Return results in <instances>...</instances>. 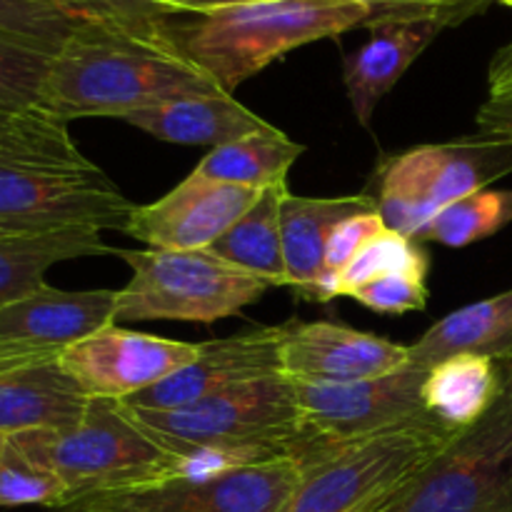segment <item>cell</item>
Segmentation results:
<instances>
[{
    "label": "cell",
    "instance_id": "5bb4252c",
    "mask_svg": "<svg viewBox=\"0 0 512 512\" xmlns=\"http://www.w3.org/2000/svg\"><path fill=\"white\" fill-rule=\"evenodd\" d=\"M260 193L190 173L155 203L135 205L125 233L150 250H208L253 208Z\"/></svg>",
    "mask_w": 512,
    "mask_h": 512
},
{
    "label": "cell",
    "instance_id": "484cf974",
    "mask_svg": "<svg viewBox=\"0 0 512 512\" xmlns=\"http://www.w3.org/2000/svg\"><path fill=\"white\" fill-rule=\"evenodd\" d=\"M0 165L48 170H98L70 138L68 123L48 113L0 110Z\"/></svg>",
    "mask_w": 512,
    "mask_h": 512
},
{
    "label": "cell",
    "instance_id": "7c38bea8",
    "mask_svg": "<svg viewBox=\"0 0 512 512\" xmlns=\"http://www.w3.org/2000/svg\"><path fill=\"white\" fill-rule=\"evenodd\" d=\"M198 358V343L135 333L118 323L60 353V365L90 398L128 400Z\"/></svg>",
    "mask_w": 512,
    "mask_h": 512
},
{
    "label": "cell",
    "instance_id": "d4e9b609",
    "mask_svg": "<svg viewBox=\"0 0 512 512\" xmlns=\"http://www.w3.org/2000/svg\"><path fill=\"white\" fill-rule=\"evenodd\" d=\"M303 153L305 145L290 140L283 130L270 128L213 148L195 165L193 175L215 183L265 190L270 185L288 183V170Z\"/></svg>",
    "mask_w": 512,
    "mask_h": 512
},
{
    "label": "cell",
    "instance_id": "4fadbf2b",
    "mask_svg": "<svg viewBox=\"0 0 512 512\" xmlns=\"http://www.w3.org/2000/svg\"><path fill=\"white\" fill-rule=\"evenodd\" d=\"M283 338L285 325H273L198 343L193 363L120 403L145 410H175L235 385L283 375Z\"/></svg>",
    "mask_w": 512,
    "mask_h": 512
},
{
    "label": "cell",
    "instance_id": "4316f807",
    "mask_svg": "<svg viewBox=\"0 0 512 512\" xmlns=\"http://www.w3.org/2000/svg\"><path fill=\"white\" fill-rule=\"evenodd\" d=\"M510 223L512 190L485 188L445 205L418 230L415 240L420 243L433 240V243L448 245V248H465V245L500 233Z\"/></svg>",
    "mask_w": 512,
    "mask_h": 512
},
{
    "label": "cell",
    "instance_id": "f1b7e54d",
    "mask_svg": "<svg viewBox=\"0 0 512 512\" xmlns=\"http://www.w3.org/2000/svg\"><path fill=\"white\" fill-rule=\"evenodd\" d=\"M430 255L423 243L410 235L395 233L385 228L375 235L338 275L330 285V298H348L355 288L370 283L375 278H383L390 273H418L428 275Z\"/></svg>",
    "mask_w": 512,
    "mask_h": 512
},
{
    "label": "cell",
    "instance_id": "ee69618b",
    "mask_svg": "<svg viewBox=\"0 0 512 512\" xmlns=\"http://www.w3.org/2000/svg\"><path fill=\"white\" fill-rule=\"evenodd\" d=\"M0 348H3V343H0Z\"/></svg>",
    "mask_w": 512,
    "mask_h": 512
},
{
    "label": "cell",
    "instance_id": "83f0119b",
    "mask_svg": "<svg viewBox=\"0 0 512 512\" xmlns=\"http://www.w3.org/2000/svg\"><path fill=\"white\" fill-rule=\"evenodd\" d=\"M105 18L90 8L50 3V0H0V35L55 55L78 30Z\"/></svg>",
    "mask_w": 512,
    "mask_h": 512
},
{
    "label": "cell",
    "instance_id": "7402d4cb",
    "mask_svg": "<svg viewBox=\"0 0 512 512\" xmlns=\"http://www.w3.org/2000/svg\"><path fill=\"white\" fill-rule=\"evenodd\" d=\"M503 393L500 363L483 355H455L428 370L423 383L425 410L450 430L470 428L490 413Z\"/></svg>",
    "mask_w": 512,
    "mask_h": 512
},
{
    "label": "cell",
    "instance_id": "ab89813d",
    "mask_svg": "<svg viewBox=\"0 0 512 512\" xmlns=\"http://www.w3.org/2000/svg\"><path fill=\"white\" fill-rule=\"evenodd\" d=\"M500 375H503V390L512 393V355L508 360H503V363H500Z\"/></svg>",
    "mask_w": 512,
    "mask_h": 512
},
{
    "label": "cell",
    "instance_id": "d590c367",
    "mask_svg": "<svg viewBox=\"0 0 512 512\" xmlns=\"http://www.w3.org/2000/svg\"><path fill=\"white\" fill-rule=\"evenodd\" d=\"M480 133L512 135V88L490 93L475 115Z\"/></svg>",
    "mask_w": 512,
    "mask_h": 512
},
{
    "label": "cell",
    "instance_id": "7bdbcfd3",
    "mask_svg": "<svg viewBox=\"0 0 512 512\" xmlns=\"http://www.w3.org/2000/svg\"><path fill=\"white\" fill-rule=\"evenodd\" d=\"M498 3H503V5H508V8H512V0H498Z\"/></svg>",
    "mask_w": 512,
    "mask_h": 512
},
{
    "label": "cell",
    "instance_id": "603a6c76",
    "mask_svg": "<svg viewBox=\"0 0 512 512\" xmlns=\"http://www.w3.org/2000/svg\"><path fill=\"white\" fill-rule=\"evenodd\" d=\"M98 230H63L43 235H0V308L25 298L40 285L45 273L65 260L115 255Z\"/></svg>",
    "mask_w": 512,
    "mask_h": 512
},
{
    "label": "cell",
    "instance_id": "e0dca14e",
    "mask_svg": "<svg viewBox=\"0 0 512 512\" xmlns=\"http://www.w3.org/2000/svg\"><path fill=\"white\" fill-rule=\"evenodd\" d=\"M445 28L448 25L440 18L380 20L370 25L368 43L350 53L343 65L348 100L363 128H370L380 100Z\"/></svg>",
    "mask_w": 512,
    "mask_h": 512
},
{
    "label": "cell",
    "instance_id": "2e32d148",
    "mask_svg": "<svg viewBox=\"0 0 512 512\" xmlns=\"http://www.w3.org/2000/svg\"><path fill=\"white\" fill-rule=\"evenodd\" d=\"M115 290H58L48 283L0 308V343L63 353L115 323Z\"/></svg>",
    "mask_w": 512,
    "mask_h": 512
},
{
    "label": "cell",
    "instance_id": "8992f818",
    "mask_svg": "<svg viewBox=\"0 0 512 512\" xmlns=\"http://www.w3.org/2000/svg\"><path fill=\"white\" fill-rule=\"evenodd\" d=\"M115 258L133 270L128 285L115 290V323L178 320L210 325L243 313L270 288L210 250L118 248Z\"/></svg>",
    "mask_w": 512,
    "mask_h": 512
},
{
    "label": "cell",
    "instance_id": "6da1fadb",
    "mask_svg": "<svg viewBox=\"0 0 512 512\" xmlns=\"http://www.w3.org/2000/svg\"><path fill=\"white\" fill-rule=\"evenodd\" d=\"M223 93L150 30L93 20L50 58L43 108L53 118H120L160 100Z\"/></svg>",
    "mask_w": 512,
    "mask_h": 512
},
{
    "label": "cell",
    "instance_id": "8fae6325",
    "mask_svg": "<svg viewBox=\"0 0 512 512\" xmlns=\"http://www.w3.org/2000/svg\"><path fill=\"white\" fill-rule=\"evenodd\" d=\"M428 370L405 365L358 383H295L303 430L313 443L340 445L430 418L423 400Z\"/></svg>",
    "mask_w": 512,
    "mask_h": 512
},
{
    "label": "cell",
    "instance_id": "1f68e13d",
    "mask_svg": "<svg viewBox=\"0 0 512 512\" xmlns=\"http://www.w3.org/2000/svg\"><path fill=\"white\" fill-rule=\"evenodd\" d=\"M425 278L428 275L390 273L360 285L348 298L358 300L360 305H365V308L375 310L380 315H403L413 313V310H425L430 298Z\"/></svg>",
    "mask_w": 512,
    "mask_h": 512
},
{
    "label": "cell",
    "instance_id": "60d3db41",
    "mask_svg": "<svg viewBox=\"0 0 512 512\" xmlns=\"http://www.w3.org/2000/svg\"><path fill=\"white\" fill-rule=\"evenodd\" d=\"M50 3H60V5H73V8H83V0H50Z\"/></svg>",
    "mask_w": 512,
    "mask_h": 512
},
{
    "label": "cell",
    "instance_id": "cb8c5ba5",
    "mask_svg": "<svg viewBox=\"0 0 512 512\" xmlns=\"http://www.w3.org/2000/svg\"><path fill=\"white\" fill-rule=\"evenodd\" d=\"M285 193L288 183L265 188L253 208L208 248L220 260L255 275L270 288H290L280 233V200Z\"/></svg>",
    "mask_w": 512,
    "mask_h": 512
},
{
    "label": "cell",
    "instance_id": "3957f363",
    "mask_svg": "<svg viewBox=\"0 0 512 512\" xmlns=\"http://www.w3.org/2000/svg\"><path fill=\"white\" fill-rule=\"evenodd\" d=\"M123 408L155 443L183 458L190 473L263 463L280 455L300 458L310 448L295 383L285 375L235 385L185 408L145 410L125 403Z\"/></svg>",
    "mask_w": 512,
    "mask_h": 512
},
{
    "label": "cell",
    "instance_id": "4dcf8cb0",
    "mask_svg": "<svg viewBox=\"0 0 512 512\" xmlns=\"http://www.w3.org/2000/svg\"><path fill=\"white\" fill-rule=\"evenodd\" d=\"M65 500L68 488L63 480L8 438L0 455V508L43 505L50 510L63 505Z\"/></svg>",
    "mask_w": 512,
    "mask_h": 512
},
{
    "label": "cell",
    "instance_id": "836d02e7",
    "mask_svg": "<svg viewBox=\"0 0 512 512\" xmlns=\"http://www.w3.org/2000/svg\"><path fill=\"white\" fill-rule=\"evenodd\" d=\"M83 8L135 30H150L155 20L163 18L155 0H83Z\"/></svg>",
    "mask_w": 512,
    "mask_h": 512
},
{
    "label": "cell",
    "instance_id": "e575fe53",
    "mask_svg": "<svg viewBox=\"0 0 512 512\" xmlns=\"http://www.w3.org/2000/svg\"><path fill=\"white\" fill-rule=\"evenodd\" d=\"M350 3L370 5V8L375 10L373 23H380V20H405V18H440L448 28L453 25L450 23L448 3H445V0H350Z\"/></svg>",
    "mask_w": 512,
    "mask_h": 512
},
{
    "label": "cell",
    "instance_id": "d6a6232c",
    "mask_svg": "<svg viewBox=\"0 0 512 512\" xmlns=\"http://www.w3.org/2000/svg\"><path fill=\"white\" fill-rule=\"evenodd\" d=\"M385 230L383 218L378 210L373 213H360L353 218L343 220L338 228L333 230L328 243V253H325V278L320 285V303H330V285H333L335 275L375 238Z\"/></svg>",
    "mask_w": 512,
    "mask_h": 512
},
{
    "label": "cell",
    "instance_id": "7a4b0ae2",
    "mask_svg": "<svg viewBox=\"0 0 512 512\" xmlns=\"http://www.w3.org/2000/svg\"><path fill=\"white\" fill-rule=\"evenodd\" d=\"M373 18L370 5L350 0H255L185 20L163 15L153 23V35L233 95L290 50L338 38Z\"/></svg>",
    "mask_w": 512,
    "mask_h": 512
},
{
    "label": "cell",
    "instance_id": "5b68a950",
    "mask_svg": "<svg viewBox=\"0 0 512 512\" xmlns=\"http://www.w3.org/2000/svg\"><path fill=\"white\" fill-rule=\"evenodd\" d=\"M435 418L353 443L325 445L300 463V480L275 512H380L455 438Z\"/></svg>",
    "mask_w": 512,
    "mask_h": 512
},
{
    "label": "cell",
    "instance_id": "52a82bcc",
    "mask_svg": "<svg viewBox=\"0 0 512 512\" xmlns=\"http://www.w3.org/2000/svg\"><path fill=\"white\" fill-rule=\"evenodd\" d=\"M512 173V135L480 133L418 145L380 165L373 195L385 228L415 238L435 213Z\"/></svg>",
    "mask_w": 512,
    "mask_h": 512
},
{
    "label": "cell",
    "instance_id": "30bf717a",
    "mask_svg": "<svg viewBox=\"0 0 512 512\" xmlns=\"http://www.w3.org/2000/svg\"><path fill=\"white\" fill-rule=\"evenodd\" d=\"M135 203L103 170H48L0 165V235L63 230H120Z\"/></svg>",
    "mask_w": 512,
    "mask_h": 512
},
{
    "label": "cell",
    "instance_id": "ffe728a7",
    "mask_svg": "<svg viewBox=\"0 0 512 512\" xmlns=\"http://www.w3.org/2000/svg\"><path fill=\"white\" fill-rule=\"evenodd\" d=\"M123 120L165 143L213 145V148L275 128L228 93L160 100L148 108L133 110Z\"/></svg>",
    "mask_w": 512,
    "mask_h": 512
},
{
    "label": "cell",
    "instance_id": "d6986e66",
    "mask_svg": "<svg viewBox=\"0 0 512 512\" xmlns=\"http://www.w3.org/2000/svg\"><path fill=\"white\" fill-rule=\"evenodd\" d=\"M378 210L368 193L340 198H305L288 193L280 200V233H283L285 268L290 288L303 300L320 303L325 278V253L333 230L343 220Z\"/></svg>",
    "mask_w": 512,
    "mask_h": 512
},
{
    "label": "cell",
    "instance_id": "8d00e7d4",
    "mask_svg": "<svg viewBox=\"0 0 512 512\" xmlns=\"http://www.w3.org/2000/svg\"><path fill=\"white\" fill-rule=\"evenodd\" d=\"M245 3H255V0H155L163 15H200Z\"/></svg>",
    "mask_w": 512,
    "mask_h": 512
},
{
    "label": "cell",
    "instance_id": "f546056e",
    "mask_svg": "<svg viewBox=\"0 0 512 512\" xmlns=\"http://www.w3.org/2000/svg\"><path fill=\"white\" fill-rule=\"evenodd\" d=\"M50 58L53 55L0 35V110L45 113L43 90Z\"/></svg>",
    "mask_w": 512,
    "mask_h": 512
},
{
    "label": "cell",
    "instance_id": "ac0fdd59",
    "mask_svg": "<svg viewBox=\"0 0 512 512\" xmlns=\"http://www.w3.org/2000/svg\"><path fill=\"white\" fill-rule=\"evenodd\" d=\"M90 395L60 365V355L0 370V433L63 430L78 423Z\"/></svg>",
    "mask_w": 512,
    "mask_h": 512
},
{
    "label": "cell",
    "instance_id": "9c48e42d",
    "mask_svg": "<svg viewBox=\"0 0 512 512\" xmlns=\"http://www.w3.org/2000/svg\"><path fill=\"white\" fill-rule=\"evenodd\" d=\"M300 480L290 455L80 495L48 512H275Z\"/></svg>",
    "mask_w": 512,
    "mask_h": 512
},
{
    "label": "cell",
    "instance_id": "277c9868",
    "mask_svg": "<svg viewBox=\"0 0 512 512\" xmlns=\"http://www.w3.org/2000/svg\"><path fill=\"white\" fill-rule=\"evenodd\" d=\"M10 440L63 480L68 500L190 473V465L155 443L120 400L90 398L70 428L30 430Z\"/></svg>",
    "mask_w": 512,
    "mask_h": 512
},
{
    "label": "cell",
    "instance_id": "74e56055",
    "mask_svg": "<svg viewBox=\"0 0 512 512\" xmlns=\"http://www.w3.org/2000/svg\"><path fill=\"white\" fill-rule=\"evenodd\" d=\"M45 355H60V353H50V350L23 348V345H3V348H0V370L10 368V365L25 363V360L45 358Z\"/></svg>",
    "mask_w": 512,
    "mask_h": 512
},
{
    "label": "cell",
    "instance_id": "b9f144b4",
    "mask_svg": "<svg viewBox=\"0 0 512 512\" xmlns=\"http://www.w3.org/2000/svg\"><path fill=\"white\" fill-rule=\"evenodd\" d=\"M8 438H10V435H5V433H0V455H3V450H5V445H8Z\"/></svg>",
    "mask_w": 512,
    "mask_h": 512
},
{
    "label": "cell",
    "instance_id": "ba28073f",
    "mask_svg": "<svg viewBox=\"0 0 512 512\" xmlns=\"http://www.w3.org/2000/svg\"><path fill=\"white\" fill-rule=\"evenodd\" d=\"M380 512H512V393L503 390Z\"/></svg>",
    "mask_w": 512,
    "mask_h": 512
},
{
    "label": "cell",
    "instance_id": "44dd1931",
    "mask_svg": "<svg viewBox=\"0 0 512 512\" xmlns=\"http://www.w3.org/2000/svg\"><path fill=\"white\" fill-rule=\"evenodd\" d=\"M455 355H483L498 363L512 355V288L453 310L418 343L408 345V363L430 370Z\"/></svg>",
    "mask_w": 512,
    "mask_h": 512
},
{
    "label": "cell",
    "instance_id": "9a60e30c",
    "mask_svg": "<svg viewBox=\"0 0 512 512\" xmlns=\"http://www.w3.org/2000/svg\"><path fill=\"white\" fill-rule=\"evenodd\" d=\"M408 365V345L343 323H285L283 375L298 383H358Z\"/></svg>",
    "mask_w": 512,
    "mask_h": 512
},
{
    "label": "cell",
    "instance_id": "f35d334b",
    "mask_svg": "<svg viewBox=\"0 0 512 512\" xmlns=\"http://www.w3.org/2000/svg\"><path fill=\"white\" fill-rule=\"evenodd\" d=\"M445 3H448L450 23L458 25L463 20L473 18V15L483 13L488 8V3H493V0H445Z\"/></svg>",
    "mask_w": 512,
    "mask_h": 512
}]
</instances>
